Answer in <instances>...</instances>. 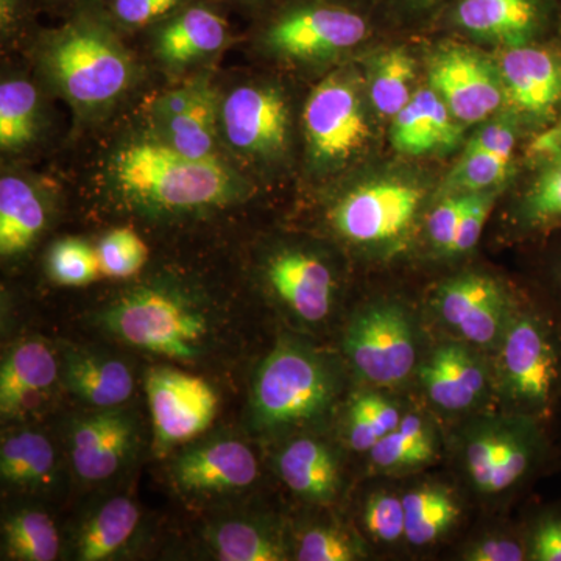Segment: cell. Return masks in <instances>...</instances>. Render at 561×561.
<instances>
[{"instance_id": "obj_1", "label": "cell", "mask_w": 561, "mask_h": 561, "mask_svg": "<svg viewBox=\"0 0 561 561\" xmlns=\"http://www.w3.org/2000/svg\"><path fill=\"white\" fill-rule=\"evenodd\" d=\"M116 28L102 0H87L61 27L41 35L39 68L81 116L105 113L138 79V65Z\"/></svg>"}, {"instance_id": "obj_2", "label": "cell", "mask_w": 561, "mask_h": 561, "mask_svg": "<svg viewBox=\"0 0 561 561\" xmlns=\"http://www.w3.org/2000/svg\"><path fill=\"white\" fill-rule=\"evenodd\" d=\"M114 191L151 216H186L245 198V180L219 158H191L149 135L125 144L110 168Z\"/></svg>"}, {"instance_id": "obj_3", "label": "cell", "mask_w": 561, "mask_h": 561, "mask_svg": "<svg viewBox=\"0 0 561 561\" xmlns=\"http://www.w3.org/2000/svg\"><path fill=\"white\" fill-rule=\"evenodd\" d=\"M497 379L516 415L545 423L561 398V320L516 309L497 346Z\"/></svg>"}, {"instance_id": "obj_4", "label": "cell", "mask_w": 561, "mask_h": 561, "mask_svg": "<svg viewBox=\"0 0 561 561\" xmlns=\"http://www.w3.org/2000/svg\"><path fill=\"white\" fill-rule=\"evenodd\" d=\"M335 394L337 379L323 357L298 343L280 342L260 365L251 411L262 430H283L321 419Z\"/></svg>"}, {"instance_id": "obj_5", "label": "cell", "mask_w": 561, "mask_h": 561, "mask_svg": "<svg viewBox=\"0 0 561 561\" xmlns=\"http://www.w3.org/2000/svg\"><path fill=\"white\" fill-rule=\"evenodd\" d=\"M102 321L128 345L176 360L197 359L208 334L203 313L169 287L128 290L102 313Z\"/></svg>"}, {"instance_id": "obj_6", "label": "cell", "mask_w": 561, "mask_h": 561, "mask_svg": "<svg viewBox=\"0 0 561 561\" xmlns=\"http://www.w3.org/2000/svg\"><path fill=\"white\" fill-rule=\"evenodd\" d=\"M546 449L540 421L523 415L483 421L465 440V470L479 493L500 494L526 479Z\"/></svg>"}, {"instance_id": "obj_7", "label": "cell", "mask_w": 561, "mask_h": 561, "mask_svg": "<svg viewBox=\"0 0 561 561\" xmlns=\"http://www.w3.org/2000/svg\"><path fill=\"white\" fill-rule=\"evenodd\" d=\"M343 345L354 370L373 386H398L419 359L412 316L394 301L376 302L357 313Z\"/></svg>"}, {"instance_id": "obj_8", "label": "cell", "mask_w": 561, "mask_h": 561, "mask_svg": "<svg viewBox=\"0 0 561 561\" xmlns=\"http://www.w3.org/2000/svg\"><path fill=\"white\" fill-rule=\"evenodd\" d=\"M309 154L317 164L334 165L350 160L370 138L356 87L343 73L317 84L302 111Z\"/></svg>"}, {"instance_id": "obj_9", "label": "cell", "mask_w": 561, "mask_h": 561, "mask_svg": "<svg viewBox=\"0 0 561 561\" xmlns=\"http://www.w3.org/2000/svg\"><path fill=\"white\" fill-rule=\"evenodd\" d=\"M220 133L232 151L249 161H271L289 142L286 99L268 84H242L221 99Z\"/></svg>"}, {"instance_id": "obj_10", "label": "cell", "mask_w": 561, "mask_h": 561, "mask_svg": "<svg viewBox=\"0 0 561 561\" xmlns=\"http://www.w3.org/2000/svg\"><path fill=\"white\" fill-rule=\"evenodd\" d=\"M219 91L206 73L164 92L150 110V135L191 158L217 157Z\"/></svg>"}, {"instance_id": "obj_11", "label": "cell", "mask_w": 561, "mask_h": 561, "mask_svg": "<svg viewBox=\"0 0 561 561\" xmlns=\"http://www.w3.org/2000/svg\"><path fill=\"white\" fill-rule=\"evenodd\" d=\"M423 192L400 181H373L343 195L331 210L334 230L359 245L393 241L411 227Z\"/></svg>"}, {"instance_id": "obj_12", "label": "cell", "mask_w": 561, "mask_h": 561, "mask_svg": "<svg viewBox=\"0 0 561 561\" xmlns=\"http://www.w3.org/2000/svg\"><path fill=\"white\" fill-rule=\"evenodd\" d=\"M438 319L461 341L483 350L500 346L516 308L497 280L465 273L445 280L435 294Z\"/></svg>"}, {"instance_id": "obj_13", "label": "cell", "mask_w": 561, "mask_h": 561, "mask_svg": "<svg viewBox=\"0 0 561 561\" xmlns=\"http://www.w3.org/2000/svg\"><path fill=\"white\" fill-rule=\"evenodd\" d=\"M367 35L356 11L335 5H305L279 14L264 33L268 49L297 60H319L351 49Z\"/></svg>"}, {"instance_id": "obj_14", "label": "cell", "mask_w": 561, "mask_h": 561, "mask_svg": "<svg viewBox=\"0 0 561 561\" xmlns=\"http://www.w3.org/2000/svg\"><path fill=\"white\" fill-rule=\"evenodd\" d=\"M146 390L154 442L161 449L192 440L216 419L219 398L198 376L154 368L147 375Z\"/></svg>"}, {"instance_id": "obj_15", "label": "cell", "mask_w": 561, "mask_h": 561, "mask_svg": "<svg viewBox=\"0 0 561 561\" xmlns=\"http://www.w3.org/2000/svg\"><path fill=\"white\" fill-rule=\"evenodd\" d=\"M497 72L513 108L540 124L561 122V44L535 41L507 47Z\"/></svg>"}, {"instance_id": "obj_16", "label": "cell", "mask_w": 561, "mask_h": 561, "mask_svg": "<svg viewBox=\"0 0 561 561\" xmlns=\"http://www.w3.org/2000/svg\"><path fill=\"white\" fill-rule=\"evenodd\" d=\"M432 90L460 124H478L500 108L504 88L481 55L467 47H445L430 62Z\"/></svg>"}, {"instance_id": "obj_17", "label": "cell", "mask_w": 561, "mask_h": 561, "mask_svg": "<svg viewBox=\"0 0 561 561\" xmlns=\"http://www.w3.org/2000/svg\"><path fill=\"white\" fill-rule=\"evenodd\" d=\"M136 445V424L128 412L117 409L84 416L70 437V457L77 476L101 482L127 463Z\"/></svg>"}, {"instance_id": "obj_18", "label": "cell", "mask_w": 561, "mask_h": 561, "mask_svg": "<svg viewBox=\"0 0 561 561\" xmlns=\"http://www.w3.org/2000/svg\"><path fill=\"white\" fill-rule=\"evenodd\" d=\"M230 41V25L220 11L197 0L153 27L154 55L168 68L206 60Z\"/></svg>"}, {"instance_id": "obj_19", "label": "cell", "mask_w": 561, "mask_h": 561, "mask_svg": "<svg viewBox=\"0 0 561 561\" xmlns=\"http://www.w3.org/2000/svg\"><path fill=\"white\" fill-rule=\"evenodd\" d=\"M265 276L295 316L309 323L327 319L334 300L335 280L319 256L305 250H280L268 260Z\"/></svg>"}, {"instance_id": "obj_20", "label": "cell", "mask_w": 561, "mask_h": 561, "mask_svg": "<svg viewBox=\"0 0 561 561\" xmlns=\"http://www.w3.org/2000/svg\"><path fill=\"white\" fill-rule=\"evenodd\" d=\"M257 460L249 446L238 440H217L181 454L173 463V479L194 493L242 490L257 478Z\"/></svg>"}, {"instance_id": "obj_21", "label": "cell", "mask_w": 561, "mask_h": 561, "mask_svg": "<svg viewBox=\"0 0 561 561\" xmlns=\"http://www.w3.org/2000/svg\"><path fill=\"white\" fill-rule=\"evenodd\" d=\"M420 379L430 400L449 412L468 411L489 386L481 359L461 343L438 346L421 365Z\"/></svg>"}, {"instance_id": "obj_22", "label": "cell", "mask_w": 561, "mask_h": 561, "mask_svg": "<svg viewBox=\"0 0 561 561\" xmlns=\"http://www.w3.org/2000/svg\"><path fill=\"white\" fill-rule=\"evenodd\" d=\"M551 20L545 0H460L457 21L465 31L507 47L535 43Z\"/></svg>"}, {"instance_id": "obj_23", "label": "cell", "mask_w": 561, "mask_h": 561, "mask_svg": "<svg viewBox=\"0 0 561 561\" xmlns=\"http://www.w3.org/2000/svg\"><path fill=\"white\" fill-rule=\"evenodd\" d=\"M463 124L453 116L440 95L430 88L413 92L411 101L393 117L391 144L400 153L420 154L456 146Z\"/></svg>"}, {"instance_id": "obj_24", "label": "cell", "mask_w": 561, "mask_h": 561, "mask_svg": "<svg viewBox=\"0 0 561 561\" xmlns=\"http://www.w3.org/2000/svg\"><path fill=\"white\" fill-rule=\"evenodd\" d=\"M58 362L49 346L41 341L18 343L10 350L0 370V412L18 416L32 401L57 382Z\"/></svg>"}, {"instance_id": "obj_25", "label": "cell", "mask_w": 561, "mask_h": 561, "mask_svg": "<svg viewBox=\"0 0 561 561\" xmlns=\"http://www.w3.org/2000/svg\"><path fill=\"white\" fill-rule=\"evenodd\" d=\"M49 209L43 191L20 175L0 180V254L20 256L38 241Z\"/></svg>"}, {"instance_id": "obj_26", "label": "cell", "mask_w": 561, "mask_h": 561, "mask_svg": "<svg viewBox=\"0 0 561 561\" xmlns=\"http://www.w3.org/2000/svg\"><path fill=\"white\" fill-rule=\"evenodd\" d=\"M61 381L70 393L99 409L124 404L135 389V379L124 362L84 351L66 356Z\"/></svg>"}, {"instance_id": "obj_27", "label": "cell", "mask_w": 561, "mask_h": 561, "mask_svg": "<svg viewBox=\"0 0 561 561\" xmlns=\"http://www.w3.org/2000/svg\"><path fill=\"white\" fill-rule=\"evenodd\" d=\"M280 478L294 493L309 501H331L337 494L339 467L327 445L312 438L290 442L278 457Z\"/></svg>"}, {"instance_id": "obj_28", "label": "cell", "mask_w": 561, "mask_h": 561, "mask_svg": "<svg viewBox=\"0 0 561 561\" xmlns=\"http://www.w3.org/2000/svg\"><path fill=\"white\" fill-rule=\"evenodd\" d=\"M540 165L523 203L524 220L530 230H561V122L541 138Z\"/></svg>"}, {"instance_id": "obj_29", "label": "cell", "mask_w": 561, "mask_h": 561, "mask_svg": "<svg viewBox=\"0 0 561 561\" xmlns=\"http://www.w3.org/2000/svg\"><path fill=\"white\" fill-rule=\"evenodd\" d=\"M139 523V512L127 497H114L99 508L81 527L77 540V559L101 561L110 559L127 545Z\"/></svg>"}, {"instance_id": "obj_30", "label": "cell", "mask_w": 561, "mask_h": 561, "mask_svg": "<svg viewBox=\"0 0 561 561\" xmlns=\"http://www.w3.org/2000/svg\"><path fill=\"white\" fill-rule=\"evenodd\" d=\"M405 512V538L413 546L440 540L459 518V505L440 486H420L402 497Z\"/></svg>"}, {"instance_id": "obj_31", "label": "cell", "mask_w": 561, "mask_h": 561, "mask_svg": "<svg viewBox=\"0 0 561 561\" xmlns=\"http://www.w3.org/2000/svg\"><path fill=\"white\" fill-rule=\"evenodd\" d=\"M39 133L38 91L24 79L3 80L0 87V147L18 151L31 146Z\"/></svg>"}, {"instance_id": "obj_32", "label": "cell", "mask_w": 561, "mask_h": 561, "mask_svg": "<svg viewBox=\"0 0 561 561\" xmlns=\"http://www.w3.org/2000/svg\"><path fill=\"white\" fill-rule=\"evenodd\" d=\"M435 442L424 420L416 413L402 416L400 426L376 443L370 451L373 465L381 471H405L430 463Z\"/></svg>"}, {"instance_id": "obj_33", "label": "cell", "mask_w": 561, "mask_h": 561, "mask_svg": "<svg viewBox=\"0 0 561 561\" xmlns=\"http://www.w3.org/2000/svg\"><path fill=\"white\" fill-rule=\"evenodd\" d=\"M55 467L50 442L36 432H20L2 443L0 474L11 485L33 489L49 481Z\"/></svg>"}, {"instance_id": "obj_34", "label": "cell", "mask_w": 561, "mask_h": 561, "mask_svg": "<svg viewBox=\"0 0 561 561\" xmlns=\"http://www.w3.org/2000/svg\"><path fill=\"white\" fill-rule=\"evenodd\" d=\"M209 545L224 561H280L286 551L278 538L249 522L217 524L209 530Z\"/></svg>"}, {"instance_id": "obj_35", "label": "cell", "mask_w": 561, "mask_h": 561, "mask_svg": "<svg viewBox=\"0 0 561 561\" xmlns=\"http://www.w3.org/2000/svg\"><path fill=\"white\" fill-rule=\"evenodd\" d=\"M7 551L11 559L51 561L60 549L57 527L46 513L22 511L10 516L3 526Z\"/></svg>"}, {"instance_id": "obj_36", "label": "cell", "mask_w": 561, "mask_h": 561, "mask_svg": "<svg viewBox=\"0 0 561 561\" xmlns=\"http://www.w3.org/2000/svg\"><path fill=\"white\" fill-rule=\"evenodd\" d=\"M415 61L408 51H386L375 66L371 80V102L383 117H394L412 99Z\"/></svg>"}, {"instance_id": "obj_37", "label": "cell", "mask_w": 561, "mask_h": 561, "mask_svg": "<svg viewBox=\"0 0 561 561\" xmlns=\"http://www.w3.org/2000/svg\"><path fill=\"white\" fill-rule=\"evenodd\" d=\"M400 408L378 393H360L351 402L348 415L350 445L359 453L373 446L400 426Z\"/></svg>"}, {"instance_id": "obj_38", "label": "cell", "mask_w": 561, "mask_h": 561, "mask_svg": "<svg viewBox=\"0 0 561 561\" xmlns=\"http://www.w3.org/2000/svg\"><path fill=\"white\" fill-rule=\"evenodd\" d=\"M49 272L51 278L65 286L90 284L102 273L98 250L81 239H62L51 247Z\"/></svg>"}, {"instance_id": "obj_39", "label": "cell", "mask_w": 561, "mask_h": 561, "mask_svg": "<svg viewBox=\"0 0 561 561\" xmlns=\"http://www.w3.org/2000/svg\"><path fill=\"white\" fill-rule=\"evenodd\" d=\"M512 151L483 150L467 147L451 184L460 191L482 192L496 186L507 175Z\"/></svg>"}, {"instance_id": "obj_40", "label": "cell", "mask_w": 561, "mask_h": 561, "mask_svg": "<svg viewBox=\"0 0 561 561\" xmlns=\"http://www.w3.org/2000/svg\"><path fill=\"white\" fill-rule=\"evenodd\" d=\"M98 256L103 275L128 278L144 267L149 257V249L130 228H117L99 243Z\"/></svg>"}, {"instance_id": "obj_41", "label": "cell", "mask_w": 561, "mask_h": 561, "mask_svg": "<svg viewBox=\"0 0 561 561\" xmlns=\"http://www.w3.org/2000/svg\"><path fill=\"white\" fill-rule=\"evenodd\" d=\"M195 0H102L117 27H154Z\"/></svg>"}, {"instance_id": "obj_42", "label": "cell", "mask_w": 561, "mask_h": 561, "mask_svg": "<svg viewBox=\"0 0 561 561\" xmlns=\"http://www.w3.org/2000/svg\"><path fill=\"white\" fill-rule=\"evenodd\" d=\"M357 557L359 551L348 535L332 527L308 530L298 542L297 560L301 561H351Z\"/></svg>"}, {"instance_id": "obj_43", "label": "cell", "mask_w": 561, "mask_h": 561, "mask_svg": "<svg viewBox=\"0 0 561 561\" xmlns=\"http://www.w3.org/2000/svg\"><path fill=\"white\" fill-rule=\"evenodd\" d=\"M364 523L376 540L400 541L405 537V512L402 500L389 493L373 494L365 505Z\"/></svg>"}, {"instance_id": "obj_44", "label": "cell", "mask_w": 561, "mask_h": 561, "mask_svg": "<svg viewBox=\"0 0 561 561\" xmlns=\"http://www.w3.org/2000/svg\"><path fill=\"white\" fill-rule=\"evenodd\" d=\"M470 198L471 192L445 198L427 217V232H430L431 241L446 253H449L454 241H456L457 231H459L460 221L463 219Z\"/></svg>"}, {"instance_id": "obj_45", "label": "cell", "mask_w": 561, "mask_h": 561, "mask_svg": "<svg viewBox=\"0 0 561 561\" xmlns=\"http://www.w3.org/2000/svg\"><path fill=\"white\" fill-rule=\"evenodd\" d=\"M526 546L527 560L561 561V508L538 516Z\"/></svg>"}, {"instance_id": "obj_46", "label": "cell", "mask_w": 561, "mask_h": 561, "mask_svg": "<svg viewBox=\"0 0 561 561\" xmlns=\"http://www.w3.org/2000/svg\"><path fill=\"white\" fill-rule=\"evenodd\" d=\"M494 197L491 192H471L470 203L465 210L463 219L460 221L456 241H454L449 253H467L474 249L481 238L485 221L489 219L493 208Z\"/></svg>"}, {"instance_id": "obj_47", "label": "cell", "mask_w": 561, "mask_h": 561, "mask_svg": "<svg viewBox=\"0 0 561 561\" xmlns=\"http://www.w3.org/2000/svg\"><path fill=\"white\" fill-rule=\"evenodd\" d=\"M470 561H523L527 560L526 542L513 538L491 537L476 542L465 553Z\"/></svg>"}, {"instance_id": "obj_48", "label": "cell", "mask_w": 561, "mask_h": 561, "mask_svg": "<svg viewBox=\"0 0 561 561\" xmlns=\"http://www.w3.org/2000/svg\"><path fill=\"white\" fill-rule=\"evenodd\" d=\"M552 276L557 286H559V289L561 290V257L556 262V264H553Z\"/></svg>"}, {"instance_id": "obj_49", "label": "cell", "mask_w": 561, "mask_h": 561, "mask_svg": "<svg viewBox=\"0 0 561 561\" xmlns=\"http://www.w3.org/2000/svg\"><path fill=\"white\" fill-rule=\"evenodd\" d=\"M232 2L239 3V5L243 7H253L261 5V3H264L265 0H232Z\"/></svg>"}, {"instance_id": "obj_50", "label": "cell", "mask_w": 561, "mask_h": 561, "mask_svg": "<svg viewBox=\"0 0 561 561\" xmlns=\"http://www.w3.org/2000/svg\"><path fill=\"white\" fill-rule=\"evenodd\" d=\"M61 2H73L77 7H79L80 3L87 2V0H61Z\"/></svg>"}]
</instances>
